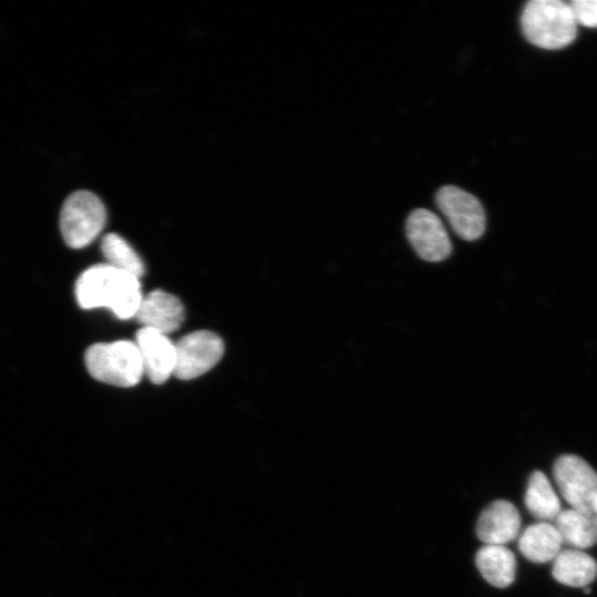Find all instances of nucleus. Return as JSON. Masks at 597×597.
<instances>
[{"label": "nucleus", "mask_w": 597, "mask_h": 597, "mask_svg": "<svg viewBox=\"0 0 597 597\" xmlns=\"http://www.w3.org/2000/svg\"><path fill=\"white\" fill-rule=\"evenodd\" d=\"M74 292L82 308L106 307L121 320L135 317L144 296L139 277L106 263L85 270Z\"/></svg>", "instance_id": "f257e3e1"}, {"label": "nucleus", "mask_w": 597, "mask_h": 597, "mask_svg": "<svg viewBox=\"0 0 597 597\" xmlns=\"http://www.w3.org/2000/svg\"><path fill=\"white\" fill-rule=\"evenodd\" d=\"M522 31L534 45L556 50L576 35L577 22L569 3L559 0H533L523 9Z\"/></svg>", "instance_id": "f03ea898"}, {"label": "nucleus", "mask_w": 597, "mask_h": 597, "mask_svg": "<svg viewBox=\"0 0 597 597\" xmlns=\"http://www.w3.org/2000/svg\"><path fill=\"white\" fill-rule=\"evenodd\" d=\"M84 360L93 378L112 386L133 387L144 375L138 348L132 341L93 344Z\"/></svg>", "instance_id": "7ed1b4c3"}, {"label": "nucleus", "mask_w": 597, "mask_h": 597, "mask_svg": "<svg viewBox=\"0 0 597 597\" xmlns=\"http://www.w3.org/2000/svg\"><path fill=\"white\" fill-rule=\"evenodd\" d=\"M105 223L106 209L95 193L78 190L65 199L60 213V230L70 248L82 249L91 244Z\"/></svg>", "instance_id": "20e7f679"}, {"label": "nucleus", "mask_w": 597, "mask_h": 597, "mask_svg": "<svg viewBox=\"0 0 597 597\" xmlns=\"http://www.w3.org/2000/svg\"><path fill=\"white\" fill-rule=\"evenodd\" d=\"M554 481L570 509L596 513L597 473L575 454L559 457L553 468Z\"/></svg>", "instance_id": "39448f33"}, {"label": "nucleus", "mask_w": 597, "mask_h": 597, "mask_svg": "<svg viewBox=\"0 0 597 597\" xmlns=\"http://www.w3.org/2000/svg\"><path fill=\"white\" fill-rule=\"evenodd\" d=\"M176 347V365L174 376L189 380L197 378L221 359L224 352L222 338L211 331H196L182 336Z\"/></svg>", "instance_id": "423d86ee"}, {"label": "nucleus", "mask_w": 597, "mask_h": 597, "mask_svg": "<svg viewBox=\"0 0 597 597\" xmlns=\"http://www.w3.org/2000/svg\"><path fill=\"white\" fill-rule=\"evenodd\" d=\"M436 202L460 238L473 241L483 234L485 229L484 209L473 195L459 187L448 185L438 190Z\"/></svg>", "instance_id": "0eeeda50"}, {"label": "nucleus", "mask_w": 597, "mask_h": 597, "mask_svg": "<svg viewBox=\"0 0 597 597\" xmlns=\"http://www.w3.org/2000/svg\"><path fill=\"white\" fill-rule=\"evenodd\" d=\"M406 233L413 250L425 261L440 262L451 253L452 244L442 221L428 209H416L409 214Z\"/></svg>", "instance_id": "6e6552de"}, {"label": "nucleus", "mask_w": 597, "mask_h": 597, "mask_svg": "<svg viewBox=\"0 0 597 597\" xmlns=\"http://www.w3.org/2000/svg\"><path fill=\"white\" fill-rule=\"evenodd\" d=\"M144 375L156 384L161 385L174 375L176 365L175 343L163 333L140 327L135 335Z\"/></svg>", "instance_id": "1a4fd4ad"}, {"label": "nucleus", "mask_w": 597, "mask_h": 597, "mask_svg": "<svg viewBox=\"0 0 597 597\" xmlns=\"http://www.w3.org/2000/svg\"><path fill=\"white\" fill-rule=\"evenodd\" d=\"M135 318L142 327L168 335L181 326L185 308L177 296L158 289L143 296Z\"/></svg>", "instance_id": "9d476101"}, {"label": "nucleus", "mask_w": 597, "mask_h": 597, "mask_svg": "<svg viewBox=\"0 0 597 597\" xmlns=\"http://www.w3.org/2000/svg\"><path fill=\"white\" fill-rule=\"evenodd\" d=\"M521 531V515L506 500L490 503L480 514L476 536L484 545H504L515 540Z\"/></svg>", "instance_id": "9b49d317"}, {"label": "nucleus", "mask_w": 597, "mask_h": 597, "mask_svg": "<svg viewBox=\"0 0 597 597\" xmlns=\"http://www.w3.org/2000/svg\"><path fill=\"white\" fill-rule=\"evenodd\" d=\"M517 545L526 559L542 564L557 556L562 551L563 541L554 524L536 522L520 534Z\"/></svg>", "instance_id": "f8f14e48"}, {"label": "nucleus", "mask_w": 597, "mask_h": 597, "mask_svg": "<svg viewBox=\"0 0 597 597\" xmlns=\"http://www.w3.org/2000/svg\"><path fill=\"white\" fill-rule=\"evenodd\" d=\"M475 564L483 578L492 586H510L516 574V558L504 545H483L475 555Z\"/></svg>", "instance_id": "ddd939ff"}, {"label": "nucleus", "mask_w": 597, "mask_h": 597, "mask_svg": "<svg viewBox=\"0 0 597 597\" xmlns=\"http://www.w3.org/2000/svg\"><path fill=\"white\" fill-rule=\"evenodd\" d=\"M552 574L563 585L585 587L596 578L597 563L580 549H562L553 559Z\"/></svg>", "instance_id": "4468645a"}, {"label": "nucleus", "mask_w": 597, "mask_h": 597, "mask_svg": "<svg viewBox=\"0 0 597 597\" xmlns=\"http://www.w3.org/2000/svg\"><path fill=\"white\" fill-rule=\"evenodd\" d=\"M563 544L575 549H584L597 544V513L567 509L561 511L554 521Z\"/></svg>", "instance_id": "2eb2a0df"}, {"label": "nucleus", "mask_w": 597, "mask_h": 597, "mask_svg": "<svg viewBox=\"0 0 597 597\" xmlns=\"http://www.w3.org/2000/svg\"><path fill=\"white\" fill-rule=\"evenodd\" d=\"M524 503L530 514L540 522L555 521L562 511L559 498L542 471H534L528 478Z\"/></svg>", "instance_id": "dca6fc26"}, {"label": "nucleus", "mask_w": 597, "mask_h": 597, "mask_svg": "<svg viewBox=\"0 0 597 597\" xmlns=\"http://www.w3.org/2000/svg\"><path fill=\"white\" fill-rule=\"evenodd\" d=\"M102 253L106 264L130 273L140 279L145 273V265L133 247L119 234L107 233L101 243Z\"/></svg>", "instance_id": "f3484780"}, {"label": "nucleus", "mask_w": 597, "mask_h": 597, "mask_svg": "<svg viewBox=\"0 0 597 597\" xmlns=\"http://www.w3.org/2000/svg\"><path fill=\"white\" fill-rule=\"evenodd\" d=\"M577 24L597 27V0H576L569 3Z\"/></svg>", "instance_id": "a211bd4d"}, {"label": "nucleus", "mask_w": 597, "mask_h": 597, "mask_svg": "<svg viewBox=\"0 0 597 597\" xmlns=\"http://www.w3.org/2000/svg\"><path fill=\"white\" fill-rule=\"evenodd\" d=\"M596 513H597V503H596Z\"/></svg>", "instance_id": "6ab92c4d"}]
</instances>
